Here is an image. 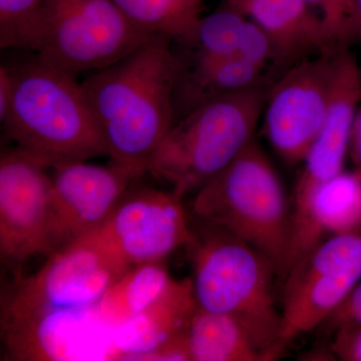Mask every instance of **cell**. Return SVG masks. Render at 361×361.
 <instances>
[{
  "label": "cell",
  "instance_id": "3957f363",
  "mask_svg": "<svg viewBox=\"0 0 361 361\" xmlns=\"http://www.w3.org/2000/svg\"><path fill=\"white\" fill-rule=\"evenodd\" d=\"M9 70L13 94L0 121L16 148L51 170L108 156L77 77L45 65L35 56Z\"/></svg>",
  "mask_w": 361,
  "mask_h": 361
},
{
  "label": "cell",
  "instance_id": "5bb4252c",
  "mask_svg": "<svg viewBox=\"0 0 361 361\" xmlns=\"http://www.w3.org/2000/svg\"><path fill=\"white\" fill-rule=\"evenodd\" d=\"M262 28L276 47L282 73L298 61L341 49L306 0H223Z\"/></svg>",
  "mask_w": 361,
  "mask_h": 361
},
{
  "label": "cell",
  "instance_id": "7c38bea8",
  "mask_svg": "<svg viewBox=\"0 0 361 361\" xmlns=\"http://www.w3.org/2000/svg\"><path fill=\"white\" fill-rule=\"evenodd\" d=\"M51 169L21 149L2 152L0 158V255L18 270L44 255L51 192Z\"/></svg>",
  "mask_w": 361,
  "mask_h": 361
},
{
  "label": "cell",
  "instance_id": "e0dca14e",
  "mask_svg": "<svg viewBox=\"0 0 361 361\" xmlns=\"http://www.w3.org/2000/svg\"><path fill=\"white\" fill-rule=\"evenodd\" d=\"M191 361H271L279 356L234 316L197 307L188 323Z\"/></svg>",
  "mask_w": 361,
  "mask_h": 361
},
{
  "label": "cell",
  "instance_id": "7402d4cb",
  "mask_svg": "<svg viewBox=\"0 0 361 361\" xmlns=\"http://www.w3.org/2000/svg\"><path fill=\"white\" fill-rule=\"evenodd\" d=\"M320 327L331 334L341 329L361 327V281L349 292Z\"/></svg>",
  "mask_w": 361,
  "mask_h": 361
},
{
  "label": "cell",
  "instance_id": "d4e9b609",
  "mask_svg": "<svg viewBox=\"0 0 361 361\" xmlns=\"http://www.w3.org/2000/svg\"><path fill=\"white\" fill-rule=\"evenodd\" d=\"M349 154L355 163V169L361 171V106L356 114L351 132Z\"/></svg>",
  "mask_w": 361,
  "mask_h": 361
},
{
  "label": "cell",
  "instance_id": "d6986e66",
  "mask_svg": "<svg viewBox=\"0 0 361 361\" xmlns=\"http://www.w3.org/2000/svg\"><path fill=\"white\" fill-rule=\"evenodd\" d=\"M137 27L149 35L193 44L203 16L204 0H114Z\"/></svg>",
  "mask_w": 361,
  "mask_h": 361
},
{
  "label": "cell",
  "instance_id": "6da1fadb",
  "mask_svg": "<svg viewBox=\"0 0 361 361\" xmlns=\"http://www.w3.org/2000/svg\"><path fill=\"white\" fill-rule=\"evenodd\" d=\"M130 267L90 238L47 257L2 301L1 336L18 360H71L99 329L97 304Z\"/></svg>",
  "mask_w": 361,
  "mask_h": 361
},
{
  "label": "cell",
  "instance_id": "277c9868",
  "mask_svg": "<svg viewBox=\"0 0 361 361\" xmlns=\"http://www.w3.org/2000/svg\"><path fill=\"white\" fill-rule=\"evenodd\" d=\"M204 224L200 231L193 229L187 246L197 306L238 318L281 355L286 348L281 339V310L275 299V278L279 277L276 266L232 233Z\"/></svg>",
  "mask_w": 361,
  "mask_h": 361
},
{
  "label": "cell",
  "instance_id": "5b68a950",
  "mask_svg": "<svg viewBox=\"0 0 361 361\" xmlns=\"http://www.w3.org/2000/svg\"><path fill=\"white\" fill-rule=\"evenodd\" d=\"M268 87L211 97L180 116L152 156L148 173L180 198L198 191L255 141Z\"/></svg>",
  "mask_w": 361,
  "mask_h": 361
},
{
  "label": "cell",
  "instance_id": "ba28073f",
  "mask_svg": "<svg viewBox=\"0 0 361 361\" xmlns=\"http://www.w3.org/2000/svg\"><path fill=\"white\" fill-rule=\"evenodd\" d=\"M281 306V339L322 326L361 281V224L323 240L287 273Z\"/></svg>",
  "mask_w": 361,
  "mask_h": 361
},
{
  "label": "cell",
  "instance_id": "30bf717a",
  "mask_svg": "<svg viewBox=\"0 0 361 361\" xmlns=\"http://www.w3.org/2000/svg\"><path fill=\"white\" fill-rule=\"evenodd\" d=\"M182 200L174 191L133 185L106 222L85 237L130 268L164 262L193 235Z\"/></svg>",
  "mask_w": 361,
  "mask_h": 361
},
{
  "label": "cell",
  "instance_id": "603a6c76",
  "mask_svg": "<svg viewBox=\"0 0 361 361\" xmlns=\"http://www.w3.org/2000/svg\"><path fill=\"white\" fill-rule=\"evenodd\" d=\"M330 345L337 360L361 361V327L338 330L332 334Z\"/></svg>",
  "mask_w": 361,
  "mask_h": 361
},
{
  "label": "cell",
  "instance_id": "4fadbf2b",
  "mask_svg": "<svg viewBox=\"0 0 361 361\" xmlns=\"http://www.w3.org/2000/svg\"><path fill=\"white\" fill-rule=\"evenodd\" d=\"M361 102V70L348 47L338 52L329 113L301 163L291 200V216L303 210L315 190L344 170L351 132Z\"/></svg>",
  "mask_w": 361,
  "mask_h": 361
},
{
  "label": "cell",
  "instance_id": "2e32d148",
  "mask_svg": "<svg viewBox=\"0 0 361 361\" xmlns=\"http://www.w3.org/2000/svg\"><path fill=\"white\" fill-rule=\"evenodd\" d=\"M190 51L206 56L242 59L279 70L276 47L262 28L243 14L221 4L202 18Z\"/></svg>",
  "mask_w": 361,
  "mask_h": 361
},
{
  "label": "cell",
  "instance_id": "ac0fdd59",
  "mask_svg": "<svg viewBox=\"0 0 361 361\" xmlns=\"http://www.w3.org/2000/svg\"><path fill=\"white\" fill-rule=\"evenodd\" d=\"M174 280L164 262H155L133 266L111 285L97 308L99 329L111 336V349L114 334L149 310Z\"/></svg>",
  "mask_w": 361,
  "mask_h": 361
},
{
  "label": "cell",
  "instance_id": "52a82bcc",
  "mask_svg": "<svg viewBox=\"0 0 361 361\" xmlns=\"http://www.w3.org/2000/svg\"><path fill=\"white\" fill-rule=\"evenodd\" d=\"M158 35L135 25L114 0H44L33 52L77 77L108 68Z\"/></svg>",
  "mask_w": 361,
  "mask_h": 361
},
{
  "label": "cell",
  "instance_id": "9a60e30c",
  "mask_svg": "<svg viewBox=\"0 0 361 361\" xmlns=\"http://www.w3.org/2000/svg\"><path fill=\"white\" fill-rule=\"evenodd\" d=\"M360 224L361 171L343 170L315 190L303 210L292 217L286 275L323 240Z\"/></svg>",
  "mask_w": 361,
  "mask_h": 361
},
{
  "label": "cell",
  "instance_id": "44dd1931",
  "mask_svg": "<svg viewBox=\"0 0 361 361\" xmlns=\"http://www.w3.org/2000/svg\"><path fill=\"white\" fill-rule=\"evenodd\" d=\"M322 18L331 39L337 45L348 47L360 39L356 0H306Z\"/></svg>",
  "mask_w": 361,
  "mask_h": 361
},
{
  "label": "cell",
  "instance_id": "cb8c5ba5",
  "mask_svg": "<svg viewBox=\"0 0 361 361\" xmlns=\"http://www.w3.org/2000/svg\"><path fill=\"white\" fill-rule=\"evenodd\" d=\"M13 94V82L11 70L7 66L0 68V120L6 116Z\"/></svg>",
  "mask_w": 361,
  "mask_h": 361
},
{
  "label": "cell",
  "instance_id": "8992f818",
  "mask_svg": "<svg viewBox=\"0 0 361 361\" xmlns=\"http://www.w3.org/2000/svg\"><path fill=\"white\" fill-rule=\"evenodd\" d=\"M193 213L244 240L276 266L283 280L291 241V202L256 141L196 192Z\"/></svg>",
  "mask_w": 361,
  "mask_h": 361
},
{
  "label": "cell",
  "instance_id": "9c48e42d",
  "mask_svg": "<svg viewBox=\"0 0 361 361\" xmlns=\"http://www.w3.org/2000/svg\"><path fill=\"white\" fill-rule=\"evenodd\" d=\"M341 49L298 61L268 87L262 116L265 135L287 164L302 163L322 130L331 102Z\"/></svg>",
  "mask_w": 361,
  "mask_h": 361
},
{
  "label": "cell",
  "instance_id": "7a4b0ae2",
  "mask_svg": "<svg viewBox=\"0 0 361 361\" xmlns=\"http://www.w3.org/2000/svg\"><path fill=\"white\" fill-rule=\"evenodd\" d=\"M171 42L154 37L82 82L111 161L142 175L176 121L180 59Z\"/></svg>",
  "mask_w": 361,
  "mask_h": 361
},
{
  "label": "cell",
  "instance_id": "484cf974",
  "mask_svg": "<svg viewBox=\"0 0 361 361\" xmlns=\"http://www.w3.org/2000/svg\"><path fill=\"white\" fill-rule=\"evenodd\" d=\"M358 9V25H360V39H361V0H356Z\"/></svg>",
  "mask_w": 361,
  "mask_h": 361
},
{
  "label": "cell",
  "instance_id": "ffe728a7",
  "mask_svg": "<svg viewBox=\"0 0 361 361\" xmlns=\"http://www.w3.org/2000/svg\"><path fill=\"white\" fill-rule=\"evenodd\" d=\"M44 0H0V47L33 51Z\"/></svg>",
  "mask_w": 361,
  "mask_h": 361
},
{
  "label": "cell",
  "instance_id": "8fae6325",
  "mask_svg": "<svg viewBox=\"0 0 361 361\" xmlns=\"http://www.w3.org/2000/svg\"><path fill=\"white\" fill-rule=\"evenodd\" d=\"M142 176L113 161L106 166L71 161L52 168L44 256L49 257L99 229Z\"/></svg>",
  "mask_w": 361,
  "mask_h": 361
}]
</instances>
